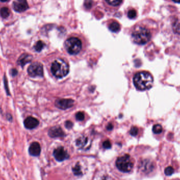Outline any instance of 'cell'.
<instances>
[{"mask_svg": "<svg viewBox=\"0 0 180 180\" xmlns=\"http://www.w3.org/2000/svg\"><path fill=\"white\" fill-rule=\"evenodd\" d=\"M73 123L71 121H67L66 122V127L67 129H71L73 127Z\"/></svg>", "mask_w": 180, "mask_h": 180, "instance_id": "28", "label": "cell"}, {"mask_svg": "<svg viewBox=\"0 0 180 180\" xmlns=\"http://www.w3.org/2000/svg\"><path fill=\"white\" fill-rule=\"evenodd\" d=\"M41 147L40 145L38 142L32 143L30 145V148L29 149V152L31 155L33 156H38L40 155L41 153Z\"/></svg>", "mask_w": 180, "mask_h": 180, "instance_id": "13", "label": "cell"}, {"mask_svg": "<svg viewBox=\"0 0 180 180\" xmlns=\"http://www.w3.org/2000/svg\"><path fill=\"white\" fill-rule=\"evenodd\" d=\"M105 1L107 4L113 7L120 6L123 2V0H105Z\"/></svg>", "mask_w": 180, "mask_h": 180, "instance_id": "18", "label": "cell"}, {"mask_svg": "<svg viewBox=\"0 0 180 180\" xmlns=\"http://www.w3.org/2000/svg\"><path fill=\"white\" fill-rule=\"evenodd\" d=\"M8 1V0H0V1L3 2H6V1Z\"/></svg>", "mask_w": 180, "mask_h": 180, "instance_id": "32", "label": "cell"}, {"mask_svg": "<svg viewBox=\"0 0 180 180\" xmlns=\"http://www.w3.org/2000/svg\"><path fill=\"white\" fill-rule=\"evenodd\" d=\"M76 119L77 121H82L84 119V114L83 112H79L76 114Z\"/></svg>", "mask_w": 180, "mask_h": 180, "instance_id": "25", "label": "cell"}, {"mask_svg": "<svg viewBox=\"0 0 180 180\" xmlns=\"http://www.w3.org/2000/svg\"><path fill=\"white\" fill-rule=\"evenodd\" d=\"M153 77L149 72H140L135 74L133 78L135 87L140 91L150 89L153 84Z\"/></svg>", "mask_w": 180, "mask_h": 180, "instance_id": "2", "label": "cell"}, {"mask_svg": "<svg viewBox=\"0 0 180 180\" xmlns=\"http://www.w3.org/2000/svg\"><path fill=\"white\" fill-rule=\"evenodd\" d=\"M93 5V1L92 0H85L84 6L85 8H91Z\"/></svg>", "mask_w": 180, "mask_h": 180, "instance_id": "26", "label": "cell"}, {"mask_svg": "<svg viewBox=\"0 0 180 180\" xmlns=\"http://www.w3.org/2000/svg\"><path fill=\"white\" fill-rule=\"evenodd\" d=\"M174 168H173L172 166H168V167H167L165 169V170H164L165 174H166V175H168V176L171 175L174 173Z\"/></svg>", "mask_w": 180, "mask_h": 180, "instance_id": "22", "label": "cell"}, {"mask_svg": "<svg viewBox=\"0 0 180 180\" xmlns=\"http://www.w3.org/2000/svg\"><path fill=\"white\" fill-rule=\"evenodd\" d=\"M116 165L119 170L125 173L131 171L133 167L131 157L127 155L119 157L117 159Z\"/></svg>", "mask_w": 180, "mask_h": 180, "instance_id": "6", "label": "cell"}, {"mask_svg": "<svg viewBox=\"0 0 180 180\" xmlns=\"http://www.w3.org/2000/svg\"><path fill=\"white\" fill-rule=\"evenodd\" d=\"M88 141H89V140L87 138L82 137L80 138L79 139H77L76 141V145L80 148H83V147H85V145L87 144Z\"/></svg>", "mask_w": 180, "mask_h": 180, "instance_id": "16", "label": "cell"}, {"mask_svg": "<svg viewBox=\"0 0 180 180\" xmlns=\"http://www.w3.org/2000/svg\"><path fill=\"white\" fill-rule=\"evenodd\" d=\"M39 124V121H38L37 119L32 117H28L25 120L24 122L25 127L26 129L30 130L36 128V127H38Z\"/></svg>", "mask_w": 180, "mask_h": 180, "instance_id": "11", "label": "cell"}, {"mask_svg": "<svg viewBox=\"0 0 180 180\" xmlns=\"http://www.w3.org/2000/svg\"><path fill=\"white\" fill-rule=\"evenodd\" d=\"M64 47L69 53L72 55H76L81 51L82 43L79 38L71 37L66 40L64 43Z\"/></svg>", "mask_w": 180, "mask_h": 180, "instance_id": "5", "label": "cell"}, {"mask_svg": "<svg viewBox=\"0 0 180 180\" xmlns=\"http://www.w3.org/2000/svg\"><path fill=\"white\" fill-rule=\"evenodd\" d=\"M17 73H18V71L14 69H12L11 70V74L13 76H15L17 74Z\"/></svg>", "mask_w": 180, "mask_h": 180, "instance_id": "30", "label": "cell"}, {"mask_svg": "<svg viewBox=\"0 0 180 180\" xmlns=\"http://www.w3.org/2000/svg\"><path fill=\"white\" fill-rule=\"evenodd\" d=\"M49 135L51 138H58V137H63L64 136V133L59 127H54L49 129Z\"/></svg>", "mask_w": 180, "mask_h": 180, "instance_id": "12", "label": "cell"}, {"mask_svg": "<svg viewBox=\"0 0 180 180\" xmlns=\"http://www.w3.org/2000/svg\"><path fill=\"white\" fill-rule=\"evenodd\" d=\"M113 128V125L111 123H109V124L107 125V129L109 130V131H110L111 130H112Z\"/></svg>", "mask_w": 180, "mask_h": 180, "instance_id": "29", "label": "cell"}, {"mask_svg": "<svg viewBox=\"0 0 180 180\" xmlns=\"http://www.w3.org/2000/svg\"><path fill=\"white\" fill-rule=\"evenodd\" d=\"M32 59V56L27 54H23L22 56H20V57L18 59V63L20 66H23L24 65H25L26 64L31 61Z\"/></svg>", "mask_w": 180, "mask_h": 180, "instance_id": "14", "label": "cell"}, {"mask_svg": "<svg viewBox=\"0 0 180 180\" xmlns=\"http://www.w3.org/2000/svg\"><path fill=\"white\" fill-rule=\"evenodd\" d=\"M157 22L152 19H145L134 26L131 32V39L134 43L144 45L152 38L153 34L158 31Z\"/></svg>", "mask_w": 180, "mask_h": 180, "instance_id": "1", "label": "cell"}, {"mask_svg": "<svg viewBox=\"0 0 180 180\" xmlns=\"http://www.w3.org/2000/svg\"><path fill=\"white\" fill-rule=\"evenodd\" d=\"M54 156L58 161H63L69 158V155H68L63 147H59L54 151Z\"/></svg>", "mask_w": 180, "mask_h": 180, "instance_id": "9", "label": "cell"}, {"mask_svg": "<svg viewBox=\"0 0 180 180\" xmlns=\"http://www.w3.org/2000/svg\"><path fill=\"white\" fill-rule=\"evenodd\" d=\"M168 22V29L172 36L180 40V12L171 16Z\"/></svg>", "mask_w": 180, "mask_h": 180, "instance_id": "4", "label": "cell"}, {"mask_svg": "<svg viewBox=\"0 0 180 180\" xmlns=\"http://www.w3.org/2000/svg\"><path fill=\"white\" fill-rule=\"evenodd\" d=\"M137 16V12L134 9H131L127 12V16L130 19H134Z\"/></svg>", "mask_w": 180, "mask_h": 180, "instance_id": "21", "label": "cell"}, {"mask_svg": "<svg viewBox=\"0 0 180 180\" xmlns=\"http://www.w3.org/2000/svg\"><path fill=\"white\" fill-rule=\"evenodd\" d=\"M153 132L155 134H160L161 133H162L163 131L162 127L161 126V125L158 124H155L152 128Z\"/></svg>", "mask_w": 180, "mask_h": 180, "instance_id": "19", "label": "cell"}, {"mask_svg": "<svg viewBox=\"0 0 180 180\" xmlns=\"http://www.w3.org/2000/svg\"><path fill=\"white\" fill-rule=\"evenodd\" d=\"M73 171L74 174L75 175H80L81 174V168H80V166L79 164H77L76 166L73 168Z\"/></svg>", "mask_w": 180, "mask_h": 180, "instance_id": "24", "label": "cell"}, {"mask_svg": "<svg viewBox=\"0 0 180 180\" xmlns=\"http://www.w3.org/2000/svg\"><path fill=\"white\" fill-rule=\"evenodd\" d=\"M109 30L112 32L117 33L120 30V24L116 21H112L109 25Z\"/></svg>", "mask_w": 180, "mask_h": 180, "instance_id": "15", "label": "cell"}, {"mask_svg": "<svg viewBox=\"0 0 180 180\" xmlns=\"http://www.w3.org/2000/svg\"><path fill=\"white\" fill-rule=\"evenodd\" d=\"M139 132V129L138 128L136 127H131L130 133V134L132 136H136Z\"/></svg>", "mask_w": 180, "mask_h": 180, "instance_id": "23", "label": "cell"}, {"mask_svg": "<svg viewBox=\"0 0 180 180\" xmlns=\"http://www.w3.org/2000/svg\"><path fill=\"white\" fill-rule=\"evenodd\" d=\"M172 2H174V3H180V0H171Z\"/></svg>", "mask_w": 180, "mask_h": 180, "instance_id": "31", "label": "cell"}, {"mask_svg": "<svg viewBox=\"0 0 180 180\" xmlns=\"http://www.w3.org/2000/svg\"><path fill=\"white\" fill-rule=\"evenodd\" d=\"M51 71L54 76L62 78L69 73V67L63 59H56L52 64Z\"/></svg>", "mask_w": 180, "mask_h": 180, "instance_id": "3", "label": "cell"}, {"mask_svg": "<svg viewBox=\"0 0 180 180\" xmlns=\"http://www.w3.org/2000/svg\"><path fill=\"white\" fill-rule=\"evenodd\" d=\"M10 14V11L7 7H3L0 10V15L4 19L8 18Z\"/></svg>", "mask_w": 180, "mask_h": 180, "instance_id": "17", "label": "cell"}, {"mask_svg": "<svg viewBox=\"0 0 180 180\" xmlns=\"http://www.w3.org/2000/svg\"><path fill=\"white\" fill-rule=\"evenodd\" d=\"M28 72L29 75L32 77L43 76V67L41 63L39 62H34L29 67Z\"/></svg>", "mask_w": 180, "mask_h": 180, "instance_id": "7", "label": "cell"}, {"mask_svg": "<svg viewBox=\"0 0 180 180\" xmlns=\"http://www.w3.org/2000/svg\"><path fill=\"white\" fill-rule=\"evenodd\" d=\"M103 147L104 148H111V143L110 141L109 140H107L104 141L103 143Z\"/></svg>", "mask_w": 180, "mask_h": 180, "instance_id": "27", "label": "cell"}, {"mask_svg": "<svg viewBox=\"0 0 180 180\" xmlns=\"http://www.w3.org/2000/svg\"><path fill=\"white\" fill-rule=\"evenodd\" d=\"M45 46V44L42 41H39L36 42V45L34 46V49H36L37 52H41L42 49H43L44 47Z\"/></svg>", "mask_w": 180, "mask_h": 180, "instance_id": "20", "label": "cell"}, {"mask_svg": "<svg viewBox=\"0 0 180 180\" xmlns=\"http://www.w3.org/2000/svg\"><path fill=\"white\" fill-rule=\"evenodd\" d=\"M73 105L74 101L72 99H59L56 102V106L62 110L69 109Z\"/></svg>", "mask_w": 180, "mask_h": 180, "instance_id": "10", "label": "cell"}, {"mask_svg": "<svg viewBox=\"0 0 180 180\" xmlns=\"http://www.w3.org/2000/svg\"><path fill=\"white\" fill-rule=\"evenodd\" d=\"M12 6L15 11L19 13L24 12L29 8L26 0H14Z\"/></svg>", "mask_w": 180, "mask_h": 180, "instance_id": "8", "label": "cell"}]
</instances>
